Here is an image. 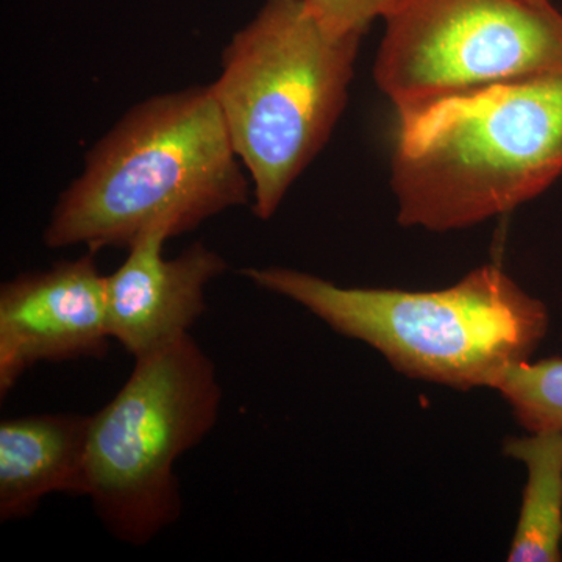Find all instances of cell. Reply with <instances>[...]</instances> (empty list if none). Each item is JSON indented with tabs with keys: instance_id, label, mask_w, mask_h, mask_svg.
I'll list each match as a JSON object with an SVG mask.
<instances>
[{
	"instance_id": "1",
	"label": "cell",
	"mask_w": 562,
	"mask_h": 562,
	"mask_svg": "<svg viewBox=\"0 0 562 562\" xmlns=\"http://www.w3.org/2000/svg\"><path fill=\"white\" fill-rule=\"evenodd\" d=\"M213 87L165 92L133 105L85 158L44 231L49 249H131L155 228L183 235L247 205L251 181Z\"/></svg>"
},
{
	"instance_id": "2",
	"label": "cell",
	"mask_w": 562,
	"mask_h": 562,
	"mask_svg": "<svg viewBox=\"0 0 562 562\" xmlns=\"http://www.w3.org/2000/svg\"><path fill=\"white\" fill-rule=\"evenodd\" d=\"M391 184L403 227L462 231L562 176V70L397 111Z\"/></svg>"
},
{
	"instance_id": "3",
	"label": "cell",
	"mask_w": 562,
	"mask_h": 562,
	"mask_svg": "<svg viewBox=\"0 0 562 562\" xmlns=\"http://www.w3.org/2000/svg\"><path fill=\"white\" fill-rule=\"evenodd\" d=\"M241 273L379 350L406 376L453 390H495L509 369L530 360L549 328L546 305L495 265L446 290L416 292L342 288L273 266Z\"/></svg>"
},
{
	"instance_id": "4",
	"label": "cell",
	"mask_w": 562,
	"mask_h": 562,
	"mask_svg": "<svg viewBox=\"0 0 562 562\" xmlns=\"http://www.w3.org/2000/svg\"><path fill=\"white\" fill-rule=\"evenodd\" d=\"M361 38L327 31L305 0H265L225 47L211 87L249 173L258 220H271L330 139Z\"/></svg>"
},
{
	"instance_id": "5",
	"label": "cell",
	"mask_w": 562,
	"mask_h": 562,
	"mask_svg": "<svg viewBox=\"0 0 562 562\" xmlns=\"http://www.w3.org/2000/svg\"><path fill=\"white\" fill-rule=\"evenodd\" d=\"M221 402L216 368L188 333L135 360L124 386L91 416L87 497L114 538L147 546L180 519L173 468L213 430Z\"/></svg>"
},
{
	"instance_id": "6",
	"label": "cell",
	"mask_w": 562,
	"mask_h": 562,
	"mask_svg": "<svg viewBox=\"0 0 562 562\" xmlns=\"http://www.w3.org/2000/svg\"><path fill=\"white\" fill-rule=\"evenodd\" d=\"M373 77L397 111L562 70V13L527 0H395Z\"/></svg>"
},
{
	"instance_id": "7",
	"label": "cell",
	"mask_w": 562,
	"mask_h": 562,
	"mask_svg": "<svg viewBox=\"0 0 562 562\" xmlns=\"http://www.w3.org/2000/svg\"><path fill=\"white\" fill-rule=\"evenodd\" d=\"M105 277L95 254L22 273L0 288V397L40 362L105 358Z\"/></svg>"
},
{
	"instance_id": "8",
	"label": "cell",
	"mask_w": 562,
	"mask_h": 562,
	"mask_svg": "<svg viewBox=\"0 0 562 562\" xmlns=\"http://www.w3.org/2000/svg\"><path fill=\"white\" fill-rule=\"evenodd\" d=\"M169 238L165 228L140 236L117 271L105 277L111 339L135 360L188 335L205 313L206 284L227 269L224 258L202 243L166 260Z\"/></svg>"
},
{
	"instance_id": "9",
	"label": "cell",
	"mask_w": 562,
	"mask_h": 562,
	"mask_svg": "<svg viewBox=\"0 0 562 562\" xmlns=\"http://www.w3.org/2000/svg\"><path fill=\"white\" fill-rule=\"evenodd\" d=\"M90 422L79 414L0 422V522L32 516L50 494L87 497Z\"/></svg>"
},
{
	"instance_id": "10",
	"label": "cell",
	"mask_w": 562,
	"mask_h": 562,
	"mask_svg": "<svg viewBox=\"0 0 562 562\" xmlns=\"http://www.w3.org/2000/svg\"><path fill=\"white\" fill-rule=\"evenodd\" d=\"M505 453L527 465L519 522L508 553L513 562L561 561L562 435L531 432L508 439Z\"/></svg>"
},
{
	"instance_id": "11",
	"label": "cell",
	"mask_w": 562,
	"mask_h": 562,
	"mask_svg": "<svg viewBox=\"0 0 562 562\" xmlns=\"http://www.w3.org/2000/svg\"><path fill=\"white\" fill-rule=\"evenodd\" d=\"M528 431L562 435V360L519 362L495 387Z\"/></svg>"
},
{
	"instance_id": "12",
	"label": "cell",
	"mask_w": 562,
	"mask_h": 562,
	"mask_svg": "<svg viewBox=\"0 0 562 562\" xmlns=\"http://www.w3.org/2000/svg\"><path fill=\"white\" fill-rule=\"evenodd\" d=\"M395 0H305L313 16L336 35L362 36Z\"/></svg>"
},
{
	"instance_id": "13",
	"label": "cell",
	"mask_w": 562,
	"mask_h": 562,
	"mask_svg": "<svg viewBox=\"0 0 562 562\" xmlns=\"http://www.w3.org/2000/svg\"><path fill=\"white\" fill-rule=\"evenodd\" d=\"M527 2L535 3V5H550V0H527Z\"/></svg>"
}]
</instances>
